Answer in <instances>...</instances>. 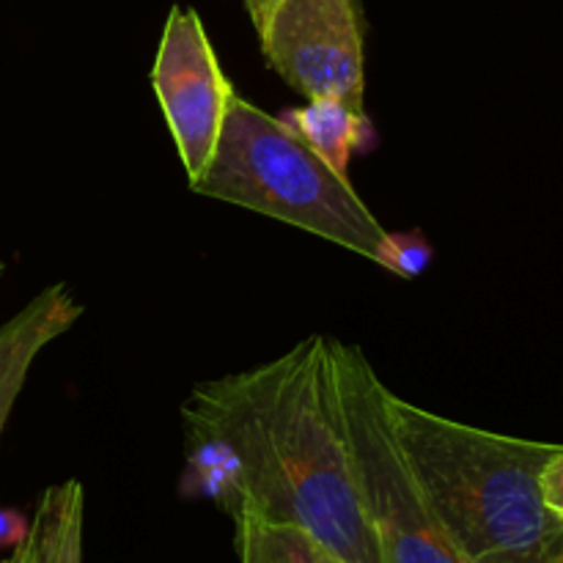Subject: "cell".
Segmentation results:
<instances>
[{"label": "cell", "instance_id": "obj_2", "mask_svg": "<svg viewBox=\"0 0 563 563\" xmlns=\"http://www.w3.org/2000/svg\"><path fill=\"white\" fill-rule=\"evenodd\" d=\"M396 440L443 531L473 563H563V520L544 504L553 443L487 432L388 390Z\"/></svg>", "mask_w": 563, "mask_h": 563}, {"label": "cell", "instance_id": "obj_11", "mask_svg": "<svg viewBox=\"0 0 563 563\" xmlns=\"http://www.w3.org/2000/svg\"><path fill=\"white\" fill-rule=\"evenodd\" d=\"M432 251L427 242L412 234H394V275L401 278H416L427 267Z\"/></svg>", "mask_w": 563, "mask_h": 563}, {"label": "cell", "instance_id": "obj_10", "mask_svg": "<svg viewBox=\"0 0 563 563\" xmlns=\"http://www.w3.org/2000/svg\"><path fill=\"white\" fill-rule=\"evenodd\" d=\"M234 550L240 563H344L300 528L253 517L234 520Z\"/></svg>", "mask_w": 563, "mask_h": 563}, {"label": "cell", "instance_id": "obj_7", "mask_svg": "<svg viewBox=\"0 0 563 563\" xmlns=\"http://www.w3.org/2000/svg\"><path fill=\"white\" fill-rule=\"evenodd\" d=\"M80 317L82 306L71 297L66 284H53L22 306L9 322L0 324V434L38 352L71 330Z\"/></svg>", "mask_w": 563, "mask_h": 563}, {"label": "cell", "instance_id": "obj_6", "mask_svg": "<svg viewBox=\"0 0 563 563\" xmlns=\"http://www.w3.org/2000/svg\"><path fill=\"white\" fill-rule=\"evenodd\" d=\"M152 88L192 185L218 148L236 93L196 9H170L152 66Z\"/></svg>", "mask_w": 563, "mask_h": 563}, {"label": "cell", "instance_id": "obj_13", "mask_svg": "<svg viewBox=\"0 0 563 563\" xmlns=\"http://www.w3.org/2000/svg\"><path fill=\"white\" fill-rule=\"evenodd\" d=\"M278 3L280 0H245V9H247V14H251V22H253V27H256V33L262 31V25L267 22V16L273 14V9Z\"/></svg>", "mask_w": 563, "mask_h": 563}, {"label": "cell", "instance_id": "obj_4", "mask_svg": "<svg viewBox=\"0 0 563 563\" xmlns=\"http://www.w3.org/2000/svg\"><path fill=\"white\" fill-rule=\"evenodd\" d=\"M341 412L361 478L363 500L377 533L383 563H473L460 553L418 489L396 440L388 388L366 352L333 341Z\"/></svg>", "mask_w": 563, "mask_h": 563}, {"label": "cell", "instance_id": "obj_1", "mask_svg": "<svg viewBox=\"0 0 563 563\" xmlns=\"http://www.w3.org/2000/svg\"><path fill=\"white\" fill-rule=\"evenodd\" d=\"M190 471L231 517L306 531L344 563H383L363 500L333 339L192 388L181 407Z\"/></svg>", "mask_w": 563, "mask_h": 563}, {"label": "cell", "instance_id": "obj_9", "mask_svg": "<svg viewBox=\"0 0 563 563\" xmlns=\"http://www.w3.org/2000/svg\"><path fill=\"white\" fill-rule=\"evenodd\" d=\"M280 121L344 176L352 154L366 143L368 130H372L366 110H355L341 99H311L302 108L280 115Z\"/></svg>", "mask_w": 563, "mask_h": 563}, {"label": "cell", "instance_id": "obj_5", "mask_svg": "<svg viewBox=\"0 0 563 563\" xmlns=\"http://www.w3.org/2000/svg\"><path fill=\"white\" fill-rule=\"evenodd\" d=\"M258 44L269 69L308 102L341 99L366 110V53L355 0H280L258 31Z\"/></svg>", "mask_w": 563, "mask_h": 563}, {"label": "cell", "instance_id": "obj_12", "mask_svg": "<svg viewBox=\"0 0 563 563\" xmlns=\"http://www.w3.org/2000/svg\"><path fill=\"white\" fill-rule=\"evenodd\" d=\"M542 495L544 504L563 520V445H559L542 471Z\"/></svg>", "mask_w": 563, "mask_h": 563}, {"label": "cell", "instance_id": "obj_3", "mask_svg": "<svg viewBox=\"0 0 563 563\" xmlns=\"http://www.w3.org/2000/svg\"><path fill=\"white\" fill-rule=\"evenodd\" d=\"M190 190L295 225L394 273V234L379 225L350 176L240 93L231 99L212 159Z\"/></svg>", "mask_w": 563, "mask_h": 563}, {"label": "cell", "instance_id": "obj_14", "mask_svg": "<svg viewBox=\"0 0 563 563\" xmlns=\"http://www.w3.org/2000/svg\"><path fill=\"white\" fill-rule=\"evenodd\" d=\"M5 273V264L3 262H0V275H3Z\"/></svg>", "mask_w": 563, "mask_h": 563}, {"label": "cell", "instance_id": "obj_8", "mask_svg": "<svg viewBox=\"0 0 563 563\" xmlns=\"http://www.w3.org/2000/svg\"><path fill=\"white\" fill-rule=\"evenodd\" d=\"M86 489L69 478L42 493L31 526L9 563H82Z\"/></svg>", "mask_w": 563, "mask_h": 563}]
</instances>
